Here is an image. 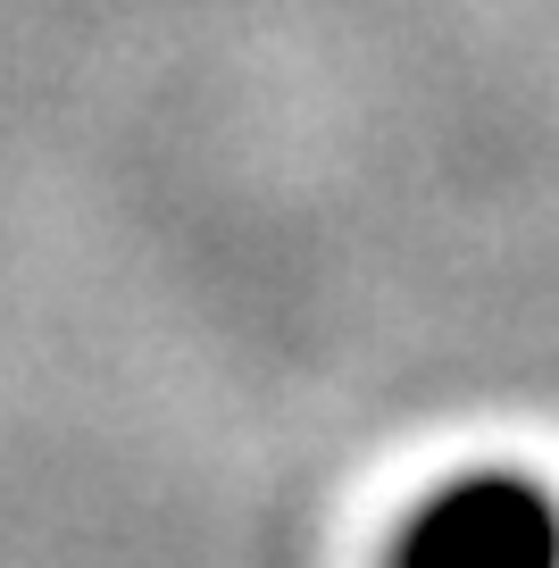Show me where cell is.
<instances>
[{"mask_svg":"<svg viewBox=\"0 0 559 568\" xmlns=\"http://www.w3.org/2000/svg\"><path fill=\"white\" fill-rule=\"evenodd\" d=\"M402 568H559V501L535 477L476 468L409 518Z\"/></svg>","mask_w":559,"mask_h":568,"instance_id":"6da1fadb","label":"cell"}]
</instances>
